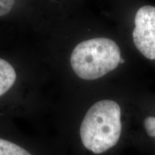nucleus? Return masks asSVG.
Instances as JSON below:
<instances>
[{"label": "nucleus", "mask_w": 155, "mask_h": 155, "mask_svg": "<svg viewBox=\"0 0 155 155\" xmlns=\"http://www.w3.org/2000/svg\"><path fill=\"white\" fill-rule=\"evenodd\" d=\"M0 155H32L20 145L0 138Z\"/></svg>", "instance_id": "5"}, {"label": "nucleus", "mask_w": 155, "mask_h": 155, "mask_svg": "<svg viewBox=\"0 0 155 155\" xmlns=\"http://www.w3.org/2000/svg\"><path fill=\"white\" fill-rule=\"evenodd\" d=\"M121 58V51L115 42L98 38L77 45L71 54V64L79 78L95 80L116 69Z\"/></svg>", "instance_id": "2"}, {"label": "nucleus", "mask_w": 155, "mask_h": 155, "mask_svg": "<svg viewBox=\"0 0 155 155\" xmlns=\"http://www.w3.org/2000/svg\"><path fill=\"white\" fill-rule=\"evenodd\" d=\"M133 40L144 57L155 60V7L144 6L135 16Z\"/></svg>", "instance_id": "3"}, {"label": "nucleus", "mask_w": 155, "mask_h": 155, "mask_svg": "<svg viewBox=\"0 0 155 155\" xmlns=\"http://www.w3.org/2000/svg\"><path fill=\"white\" fill-rule=\"evenodd\" d=\"M121 108L111 100L96 103L87 112L79 129L83 147L95 154L115 147L121 134Z\"/></svg>", "instance_id": "1"}, {"label": "nucleus", "mask_w": 155, "mask_h": 155, "mask_svg": "<svg viewBox=\"0 0 155 155\" xmlns=\"http://www.w3.org/2000/svg\"><path fill=\"white\" fill-rule=\"evenodd\" d=\"M14 3V1H0V17L9 13Z\"/></svg>", "instance_id": "7"}, {"label": "nucleus", "mask_w": 155, "mask_h": 155, "mask_svg": "<svg viewBox=\"0 0 155 155\" xmlns=\"http://www.w3.org/2000/svg\"><path fill=\"white\" fill-rule=\"evenodd\" d=\"M144 127L147 134L155 138V117H147L144 121Z\"/></svg>", "instance_id": "6"}, {"label": "nucleus", "mask_w": 155, "mask_h": 155, "mask_svg": "<svg viewBox=\"0 0 155 155\" xmlns=\"http://www.w3.org/2000/svg\"><path fill=\"white\" fill-rule=\"evenodd\" d=\"M125 62V61L124 59H122V58H121V60H120V62H119V63H124Z\"/></svg>", "instance_id": "8"}, {"label": "nucleus", "mask_w": 155, "mask_h": 155, "mask_svg": "<svg viewBox=\"0 0 155 155\" xmlns=\"http://www.w3.org/2000/svg\"><path fill=\"white\" fill-rule=\"evenodd\" d=\"M16 73L8 62L0 59V96L7 93L16 81Z\"/></svg>", "instance_id": "4"}]
</instances>
